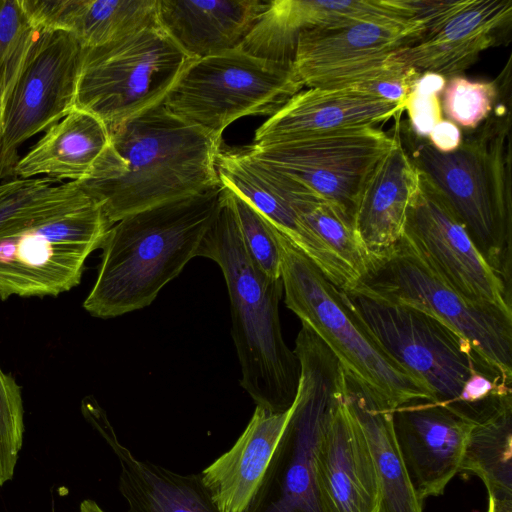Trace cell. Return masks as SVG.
<instances>
[{"instance_id": "cell-19", "label": "cell", "mask_w": 512, "mask_h": 512, "mask_svg": "<svg viewBox=\"0 0 512 512\" xmlns=\"http://www.w3.org/2000/svg\"><path fill=\"white\" fill-rule=\"evenodd\" d=\"M418 0H273L240 49L257 57L292 63L298 36L380 17L419 16Z\"/></svg>"}, {"instance_id": "cell-8", "label": "cell", "mask_w": 512, "mask_h": 512, "mask_svg": "<svg viewBox=\"0 0 512 512\" xmlns=\"http://www.w3.org/2000/svg\"><path fill=\"white\" fill-rule=\"evenodd\" d=\"M191 60L160 25L85 48L74 107L120 124L163 103Z\"/></svg>"}, {"instance_id": "cell-35", "label": "cell", "mask_w": 512, "mask_h": 512, "mask_svg": "<svg viewBox=\"0 0 512 512\" xmlns=\"http://www.w3.org/2000/svg\"><path fill=\"white\" fill-rule=\"evenodd\" d=\"M24 430L21 387L0 366V486L14 476Z\"/></svg>"}, {"instance_id": "cell-29", "label": "cell", "mask_w": 512, "mask_h": 512, "mask_svg": "<svg viewBox=\"0 0 512 512\" xmlns=\"http://www.w3.org/2000/svg\"><path fill=\"white\" fill-rule=\"evenodd\" d=\"M460 471L482 479L488 507L512 506V406L473 426Z\"/></svg>"}, {"instance_id": "cell-27", "label": "cell", "mask_w": 512, "mask_h": 512, "mask_svg": "<svg viewBox=\"0 0 512 512\" xmlns=\"http://www.w3.org/2000/svg\"><path fill=\"white\" fill-rule=\"evenodd\" d=\"M109 143L108 126L97 116L74 107L18 160L14 178L81 181Z\"/></svg>"}, {"instance_id": "cell-12", "label": "cell", "mask_w": 512, "mask_h": 512, "mask_svg": "<svg viewBox=\"0 0 512 512\" xmlns=\"http://www.w3.org/2000/svg\"><path fill=\"white\" fill-rule=\"evenodd\" d=\"M395 143V134L368 126L272 144H251L243 149L333 203L352 219L368 175Z\"/></svg>"}, {"instance_id": "cell-24", "label": "cell", "mask_w": 512, "mask_h": 512, "mask_svg": "<svg viewBox=\"0 0 512 512\" xmlns=\"http://www.w3.org/2000/svg\"><path fill=\"white\" fill-rule=\"evenodd\" d=\"M292 412L259 406L235 444L201 472L220 512H245L257 493Z\"/></svg>"}, {"instance_id": "cell-6", "label": "cell", "mask_w": 512, "mask_h": 512, "mask_svg": "<svg viewBox=\"0 0 512 512\" xmlns=\"http://www.w3.org/2000/svg\"><path fill=\"white\" fill-rule=\"evenodd\" d=\"M300 365L297 394L281 440L245 512H322L315 476L319 438L346 391L338 359L302 326L293 350Z\"/></svg>"}, {"instance_id": "cell-37", "label": "cell", "mask_w": 512, "mask_h": 512, "mask_svg": "<svg viewBox=\"0 0 512 512\" xmlns=\"http://www.w3.org/2000/svg\"><path fill=\"white\" fill-rule=\"evenodd\" d=\"M421 75L418 70L401 64L392 56L391 62L384 69L370 78L347 86L406 107L408 98Z\"/></svg>"}, {"instance_id": "cell-39", "label": "cell", "mask_w": 512, "mask_h": 512, "mask_svg": "<svg viewBox=\"0 0 512 512\" xmlns=\"http://www.w3.org/2000/svg\"><path fill=\"white\" fill-rule=\"evenodd\" d=\"M80 512H104L93 500L86 499L80 504Z\"/></svg>"}, {"instance_id": "cell-3", "label": "cell", "mask_w": 512, "mask_h": 512, "mask_svg": "<svg viewBox=\"0 0 512 512\" xmlns=\"http://www.w3.org/2000/svg\"><path fill=\"white\" fill-rule=\"evenodd\" d=\"M451 152H440L396 117L417 169L445 196L470 238L511 290V112L504 101Z\"/></svg>"}, {"instance_id": "cell-1", "label": "cell", "mask_w": 512, "mask_h": 512, "mask_svg": "<svg viewBox=\"0 0 512 512\" xmlns=\"http://www.w3.org/2000/svg\"><path fill=\"white\" fill-rule=\"evenodd\" d=\"M108 128L109 146L77 184L112 225L220 185L216 158L222 138L178 118L163 103Z\"/></svg>"}, {"instance_id": "cell-38", "label": "cell", "mask_w": 512, "mask_h": 512, "mask_svg": "<svg viewBox=\"0 0 512 512\" xmlns=\"http://www.w3.org/2000/svg\"><path fill=\"white\" fill-rule=\"evenodd\" d=\"M462 135L459 128L449 120H442L430 132L427 139L440 152H451L460 144Z\"/></svg>"}, {"instance_id": "cell-2", "label": "cell", "mask_w": 512, "mask_h": 512, "mask_svg": "<svg viewBox=\"0 0 512 512\" xmlns=\"http://www.w3.org/2000/svg\"><path fill=\"white\" fill-rule=\"evenodd\" d=\"M223 196L220 184L114 223L101 244V263L84 309L107 319L150 305L196 257Z\"/></svg>"}, {"instance_id": "cell-26", "label": "cell", "mask_w": 512, "mask_h": 512, "mask_svg": "<svg viewBox=\"0 0 512 512\" xmlns=\"http://www.w3.org/2000/svg\"><path fill=\"white\" fill-rule=\"evenodd\" d=\"M38 30L71 34L84 48L157 26L159 0H21Z\"/></svg>"}, {"instance_id": "cell-16", "label": "cell", "mask_w": 512, "mask_h": 512, "mask_svg": "<svg viewBox=\"0 0 512 512\" xmlns=\"http://www.w3.org/2000/svg\"><path fill=\"white\" fill-rule=\"evenodd\" d=\"M220 184L248 201L290 240L339 290L360 284L354 274L299 216L295 202L307 189L252 157L244 149H222L216 158Z\"/></svg>"}, {"instance_id": "cell-23", "label": "cell", "mask_w": 512, "mask_h": 512, "mask_svg": "<svg viewBox=\"0 0 512 512\" xmlns=\"http://www.w3.org/2000/svg\"><path fill=\"white\" fill-rule=\"evenodd\" d=\"M83 413L116 455L127 512H220L201 473L182 475L136 458L117 438L106 414L88 403Z\"/></svg>"}, {"instance_id": "cell-9", "label": "cell", "mask_w": 512, "mask_h": 512, "mask_svg": "<svg viewBox=\"0 0 512 512\" xmlns=\"http://www.w3.org/2000/svg\"><path fill=\"white\" fill-rule=\"evenodd\" d=\"M424 312L466 340L503 380L512 381V320L476 305L449 286L403 239L375 260L356 288Z\"/></svg>"}, {"instance_id": "cell-14", "label": "cell", "mask_w": 512, "mask_h": 512, "mask_svg": "<svg viewBox=\"0 0 512 512\" xmlns=\"http://www.w3.org/2000/svg\"><path fill=\"white\" fill-rule=\"evenodd\" d=\"M403 239L466 299L512 320L511 290L476 247L445 196L420 171Z\"/></svg>"}, {"instance_id": "cell-25", "label": "cell", "mask_w": 512, "mask_h": 512, "mask_svg": "<svg viewBox=\"0 0 512 512\" xmlns=\"http://www.w3.org/2000/svg\"><path fill=\"white\" fill-rule=\"evenodd\" d=\"M270 1L159 0L158 23L192 59L240 47Z\"/></svg>"}, {"instance_id": "cell-33", "label": "cell", "mask_w": 512, "mask_h": 512, "mask_svg": "<svg viewBox=\"0 0 512 512\" xmlns=\"http://www.w3.org/2000/svg\"><path fill=\"white\" fill-rule=\"evenodd\" d=\"M224 189L247 254L266 276L281 278L279 231L243 197Z\"/></svg>"}, {"instance_id": "cell-13", "label": "cell", "mask_w": 512, "mask_h": 512, "mask_svg": "<svg viewBox=\"0 0 512 512\" xmlns=\"http://www.w3.org/2000/svg\"><path fill=\"white\" fill-rule=\"evenodd\" d=\"M85 48L63 31H39L6 101L0 123V179H13L24 142L75 105Z\"/></svg>"}, {"instance_id": "cell-18", "label": "cell", "mask_w": 512, "mask_h": 512, "mask_svg": "<svg viewBox=\"0 0 512 512\" xmlns=\"http://www.w3.org/2000/svg\"><path fill=\"white\" fill-rule=\"evenodd\" d=\"M393 428L403 464L420 502L443 494L460 471L474 426L437 402L415 400L393 410Z\"/></svg>"}, {"instance_id": "cell-20", "label": "cell", "mask_w": 512, "mask_h": 512, "mask_svg": "<svg viewBox=\"0 0 512 512\" xmlns=\"http://www.w3.org/2000/svg\"><path fill=\"white\" fill-rule=\"evenodd\" d=\"M314 465L322 512H378V476L345 395L334 407L319 438Z\"/></svg>"}, {"instance_id": "cell-30", "label": "cell", "mask_w": 512, "mask_h": 512, "mask_svg": "<svg viewBox=\"0 0 512 512\" xmlns=\"http://www.w3.org/2000/svg\"><path fill=\"white\" fill-rule=\"evenodd\" d=\"M93 202L77 182L13 178L0 183V235Z\"/></svg>"}, {"instance_id": "cell-17", "label": "cell", "mask_w": 512, "mask_h": 512, "mask_svg": "<svg viewBox=\"0 0 512 512\" xmlns=\"http://www.w3.org/2000/svg\"><path fill=\"white\" fill-rule=\"evenodd\" d=\"M511 22L512 0L444 1L422 37L393 59L422 74L451 78L500 44Z\"/></svg>"}, {"instance_id": "cell-36", "label": "cell", "mask_w": 512, "mask_h": 512, "mask_svg": "<svg viewBox=\"0 0 512 512\" xmlns=\"http://www.w3.org/2000/svg\"><path fill=\"white\" fill-rule=\"evenodd\" d=\"M445 85L446 79L433 73H424L418 79L405 107L415 135L427 138L443 120L439 94Z\"/></svg>"}, {"instance_id": "cell-31", "label": "cell", "mask_w": 512, "mask_h": 512, "mask_svg": "<svg viewBox=\"0 0 512 512\" xmlns=\"http://www.w3.org/2000/svg\"><path fill=\"white\" fill-rule=\"evenodd\" d=\"M304 223L332 250L360 284L373 261L353 228L352 219L333 203L305 189L295 202Z\"/></svg>"}, {"instance_id": "cell-32", "label": "cell", "mask_w": 512, "mask_h": 512, "mask_svg": "<svg viewBox=\"0 0 512 512\" xmlns=\"http://www.w3.org/2000/svg\"><path fill=\"white\" fill-rule=\"evenodd\" d=\"M38 34L21 0H0V123L6 101Z\"/></svg>"}, {"instance_id": "cell-21", "label": "cell", "mask_w": 512, "mask_h": 512, "mask_svg": "<svg viewBox=\"0 0 512 512\" xmlns=\"http://www.w3.org/2000/svg\"><path fill=\"white\" fill-rule=\"evenodd\" d=\"M405 106L352 86L315 87L293 95L255 132L265 145L327 131L375 126L401 116Z\"/></svg>"}, {"instance_id": "cell-28", "label": "cell", "mask_w": 512, "mask_h": 512, "mask_svg": "<svg viewBox=\"0 0 512 512\" xmlns=\"http://www.w3.org/2000/svg\"><path fill=\"white\" fill-rule=\"evenodd\" d=\"M345 401L363 432L378 476V512H422L396 441L393 409L347 376Z\"/></svg>"}, {"instance_id": "cell-4", "label": "cell", "mask_w": 512, "mask_h": 512, "mask_svg": "<svg viewBox=\"0 0 512 512\" xmlns=\"http://www.w3.org/2000/svg\"><path fill=\"white\" fill-rule=\"evenodd\" d=\"M196 256L216 262L224 275L242 388L256 406L287 411L297 394L300 365L282 336L279 302L283 283L281 278L266 276L247 254L225 189Z\"/></svg>"}, {"instance_id": "cell-15", "label": "cell", "mask_w": 512, "mask_h": 512, "mask_svg": "<svg viewBox=\"0 0 512 512\" xmlns=\"http://www.w3.org/2000/svg\"><path fill=\"white\" fill-rule=\"evenodd\" d=\"M436 5L419 16L380 17L331 29L302 32L292 67L303 86H347L370 78L385 68L392 56L414 44L426 32Z\"/></svg>"}, {"instance_id": "cell-10", "label": "cell", "mask_w": 512, "mask_h": 512, "mask_svg": "<svg viewBox=\"0 0 512 512\" xmlns=\"http://www.w3.org/2000/svg\"><path fill=\"white\" fill-rule=\"evenodd\" d=\"M111 226L91 202L0 235V299L58 296L76 287Z\"/></svg>"}, {"instance_id": "cell-7", "label": "cell", "mask_w": 512, "mask_h": 512, "mask_svg": "<svg viewBox=\"0 0 512 512\" xmlns=\"http://www.w3.org/2000/svg\"><path fill=\"white\" fill-rule=\"evenodd\" d=\"M303 87L291 63L237 48L191 60L163 104L178 118L222 138L234 121L270 117Z\"/></svg>"}, {"instance_id": "cell-34", "label": "cell", "mask_w": 512, "mask_h": 512, "mask_svg": "<svg viewBox=\"0 0 512 512\" xmlns=\"http://www.w3.org/2000/svg\"><path fill=\"white\" fill-rule=\"evenodd\" d=\"M505 73L506 70L498 77L500 81L492 82L451 77L442 97V107L449 121L467 129L478 127L494 109Z\"/></svg>"}, {"instance_id": "cell-5", "label": "cell", "mask_w": 512, "mask_h": 512, "mask_svg": "<svg viewBox=\"0 0 512 512\" xmlns=\"http://www.w3.org/2000/svg\"><path fill=\"white\" fill-rule=\"evenodd\" d=\"M278 239L285 304L330 349L346 376L393 410L415 400L435 401L429 386L377 343L346 294L281 232Z\"/></svg>"}, {"instance_id": "cell-11", "label": "cell", "mask_w": 512, "mask_h": 512, "mask_svg": "<svg viewBox=\"0 0 512 512\" xmlns=\"http://www.w3.org/2000/svg\"><path fill=\"white\" fill-rule=\"evenodd\" d=\"M344 293L377 343L429 386L433 402L452 408L472 374L498 375L466 340L432 316L359 289Z\"/></svg>"}, {"instance_id": "cell-22", "label": "cell", "mask_w": 512, "mask_h": 512, "mask_svg": "<svg viewBox=\"0 0 512 512\" xmlns=\"http://www.w3.org/2000/svg\"><path fill=\"white\" fill-rule=\"evenodd\" d=\"M396 143L368 175L352 224L372 261L385 256L404 234L407 210L419 186V170L394 130Z\"/></svg>"}]
</instances>
